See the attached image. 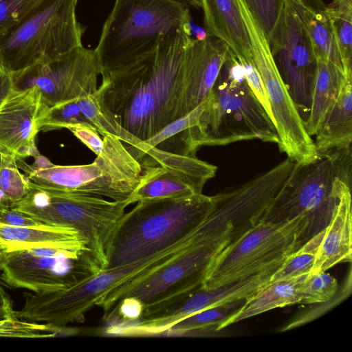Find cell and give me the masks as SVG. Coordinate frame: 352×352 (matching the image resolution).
<instances>
[{"mask_svg": "<svg viewBox=\"0 0 352 352\" xmlns=\"http://www.w3.org/2000/svg\"><path fill=\"white\" fill-rule=\"evenodd\" d=\"M191 21L167 32L150 53L100 74L96 97L140 142L185 116V61Z\"/></svg>", "mask_w": 352, "mask_h": 352, "instance_id": "1", "label": "cell"}, {"mask_svg": "<svg viewBox=\"0 0 352 352\" xmlns=\"http://www.w3.org/2000/svg\"><path fill=\"white\" fill-rule=\"evenodd\" d=\"M258 139L278 142L276 126L246 80L231 53L219 74L187 145L196 155L204 146H223Z\"/></svg>", "mask_w": 352, "mask_h": 352, "instance_id": "2", "label": "cell"}, {"mask_svg": "<svg viewBox=\"0 0 352 352\" xmlns=\"http://www.w3.org/2000/svg\"><path fill=\"white\" fill-rule=\"evenodd\" d=\"M212 204V196L203 193L137 202L112 234L106 270L142 259L181 240L204 221Z\"/></svg>", "mask_w": 352, "mask_h": 352, "instance_id": "3", "label": "cell"}, {"mask_svg": "<svg viewBox=\"0 0 352 352\" xmlns=\"http://www.w3.org/2000/svg\"><path fill=\"white\" fill-rule=\"evenodd\" d=\"M130 204V198L108 201L93 195L54 190L30 182L28 195L10 208L45 224L76 230L88 241V267L94 275L106 270L109 242Z\"/></svg>", "mask_w": 352, "mask_h": 352, "instance_id": "4", "label": "cell"}, {"mask_svg": "<svg viewBox=\"0 0 352 352\" xmlns=\"http://www.w3.org/2000/svg\"><path fill=\"white\" fill-rule=\"evenodd\" d=\"M177 0H116L94 50L100 74L154 50L170 30L191 21Z\"/></svg>", "mask_w": 352, "mask_h": 352, "instance_id": "5", "label": "cell"}, {"mask_svg": "<svg viewBox=\"0 0 352 352\" xmlns=\"http://www.w3.org/2000/svg\"><path fill=\"white\" fill-rule=\"evenodd\" d=\"M104 146L95 160L83 165L60 166L38 154L33 164L16 158L30 182L41 187L68 192L106 197L114 201L129 199L142 175L141 164L118 138L103 136Z\"/></svg>", "mask_w": 352, "mask_h": 352, "instance_id": "6", "label": "cell"}, {"mask_svg": "<svg viewBox=\"0 0 352 352\" xmlns=\"http://www.w3.org/2000/svg\"><path fill=\"white\" fill-rule=\"evenodd\" d=\"M78 0H43L18 25L0 37V66L16 74L82 46Z\"/></svg>", "mask_w": 352, "mask_h": 352, "instance_id": "7", "label": "cell"}, {"mask_svg": "<svg viewBox=\"0 0 352 352\" xmlns=\"http://www.w3.org/2000/svg\"><path fill=\"white\" fill-rule=\"evenodd\" d=\"M346 180L336 151L318 153L309 163L295 162L259 222L283 223L305 216L311 239L327 226L341 182Z\"/></svg>", "mask_w": 352, "mask_h": 352, "instance_id": "8", "label": "cell"}, {"mask_svg": "<svg viewBox=\"0 0 352 352\" xmlns=\"http://www.w3.org/2000/svg\"><path fill=\"white\" fill-rule=\"evenodd\" d=\"M309 239L305 216L283 223L258 222L218 254L201 288L213 289L281 265Z\"/></svg>", "mask_w": 352, "mask_h": 352, "instance_id": "9", "label": "cell"}, {"mask_svg": "<svg viewBox=\"0 0 352 352\" xmlns=\"http://www.w3.org/2000/svg\"><path fill=\"white\" fill-rule=\"evenodd\" d=\"M236 1L250 36L253 61L270 102L279 151L296 163L311 162L318 153L280 76L269 42L243 1Z\"/></svg>", "mask_w": 352, "mask_h": 352, "instance_id": "10", "label": "cell"}, {"mask_svg": "<svg viewBox=\"0 0 352 352\" xmlns=\"http://www.w3.org/2000/svg\"><path fill=\"white\" fill-rule=\"evenodd\" d=\"M99 75L94 50L80 46L10 76L14 89H38L42 109L94 94Z\"/></svg>", "mask_w": 352, "mask_h": 352, "instance_id": "11", "label": "cell"}, {"mask_svg": "<svg viewBox=\"0 0 352 352\" xmlns=\"http://www.w3.org/2000/svg\"><path fill=\"white\" fill-rule=\"evenodd\" d=\"M268 42L280 76L305 123L310 110L318 60L310 38L289 0L285 1Z\"/></svg>", "mask_w": 352, "mask_h": 352, "instance_id": "12", "label": "cell"}, {"mask_svg": "<svg viewBox=\"0 0 352 352\" xmlns=\"http://www.w3.org/2000/svg\"><path fill=\"white\" fill-rule=\"evenodd\" d=\"M142 167L140 182L130 197L131 204L144 200L174 199L202 193L217 166L188 155L150 148L138 157Z\"/></svg>", "mask_w": 352, "mask_h": 352, "instance_id": "13", "label": "cell"}, {"mask_svg": "<svg viewBox=\"0 0 352 352\" xmlns=\"http://www.w3.org/2000/svg\"><path fill=\"white\" fill-rule=\"evenodd\" d=\"M82 258L76 252L57 248H14L0 265V279L10 287L34 293L60 290L84 276L65 270L67 263H80Z\"/></svg>", "mask_w": 352, "mask_h": 352, "instance_id": "14", "label": "cell"}, {"mask_svg": "<svg viewBox=\"0 0 352 352\" xmlns=\"http://www.w3.org/2000/svg\"><path fill=\"white\" fill-rule=\"evenodd\" d=\"M41 107L36 87L12 88L0 104V153L22 159L38 154L36 122Z\"/></svg>", "mask_w": 352, "mask_h": 352, "instance_id": "15", "label": "cell"}, {"mask_svg": "<svg viewBox=\"0 0 352 352\" xmlns=\"http://www.w3.org/2000/svg\"><path fill=\"white\" fill-rule=\"evenodd\" d=\"M231 51L219 39L191 37L186 52L184 113L186 115L208 96Z\"/></svg>", "mask_w": 352, "mask_h": 352, "instance_id": "16", "label": "cell"}, {"mask_svg": "<svg viewBox=\"0 0 352 352\" xmlns=\"http://www.w3.org/2000/svg\"><path fill=\"white\" fill-rule=\"evenodd\" d=\"M204 30L225 43L241 66L253 65L250 36L236 0H199Z\"/></svg>", "mask_w": 352, "mask_h": 352, "instance_id": "17", "label": "cell"}, {"mask_svg": "<svg viewBox=\"0 0 352 352\" xmlns=\"http://www.w3.org/2000/svg\"><path fill=\"white\" fill-rule=\"evenodd\" d=\"M351 217L350 186L342 181L331 219L324 229L317 256L309 274L327 271L339 263L351 261Z\"/></svg>", "mask_w": 352, "mask_h": 352, "instance_id": "18", "label": "cell"}, {"mask_svg": "<svg viewBox=\"0 0 352 352\" xmlns=\"http://www.w3.org/2000/svg\"><path fill=\"white\" fill-rule=\"evenodd\" d=\"M87 240L73 228L43 223L21 227L0 221V244L13 248H57L76 252L87 261Z\"/></svg>", "mask_w": 352, "mask_h": 352, "instance_id": "19", "label": "cell"}, {"mask_svg": "<svg viewBox=\"0 0 352 352\" xmlns=\"http://www.w3.org/2000/svg\"><path fill=\"white\" fill-rule=\"evenodd\" d=\"M314 136V145L318 153L351 148L352 75H346L333 106Z\"/></svg>", "mask_w": 352, "mask_h": 352, "instance_id": "20", "label": "cell"}, {"mask_svg": "<svg viewBox=\"0 0 352 352\" xmlns=\"http://www.w3.org/2000/svg\"><path fill=\"white\" fill-rule=\"evenodd\" d=\"M280 265L270 267L249 276L205 289L200 288L186 298L185 304L190 314L203 309L245 299L270 282Z\"/></svg>", "mask_w": 352, "mask_h": 352, "instance_id": "21", "label": "cell"}, {"mask_svg": "<svg viewBox=\"0 0 352 352\" xmlns=\"http://www.w3.org/2000/svg\"><path fill=\"white\" fill-rule=\"evenodd\" d=\"M310 110L304 123L309 136H314L333 106L346 75L331 61L317 58Z\"/></svg>", "mask_w": 352, "mask_h": 352, "instance_id": "22", "label": "cell"}, {"mask_svg": "<svg viewBox=\"0 0 352 352\" xmlns=\"http://www.w3.org/2000/svg\"><path fill=\"white\" fill-rule=\"evenodd\" d=\"M307 275L269 282L247 298L241 309L223 324L221 329L267 311L300 303V287Z\"/></svg>", "mask_w": 352, "mask_h": 352, "instance_id": "23", "label": "cell"}, {"mask_svg": "<svg viewBox=\"0 0 352 352\" xmlns=\"http://www.w3.org/2000/svg\"><path fill=\"white\" fill-rule=\"evenodd\" d=\"M289 1L310 38L316 57L331 61L344 72L339 49L331 21L326 13V8L324 10H315L300 0Z\"/></svg>", "mask_w": 352, "mask_h": 352, "instance_id": "24", "label": "cell"}, {"mask_svg": "<svg viewBox=\"0 0 352 352\" xmlns=\"http://www.w3.org/2000/svg\"><path fill=\"white\" fill-rule=\"evenodd\" d=\"M245 299L196 312L174 324L164 335L182 336L204 330H221L223 324L241 309Z\"/></svg>", "mask_w": 352, "mask_h": 352, "instance_id": "25", "label": "cell"}, {"mask_svg": "<svg viewBox=\"0 0 352 352\" xmlns=\"http://www.w3.org/2000/svg\"><path fill=\"white\" fill-rule=\"evenodd\" d=\"M63 333L74 334L76 331L65 327H58L21 319L13 309L11 299L0 304V337L46 338Z\"/></svg>", "mask_w": 352, "mask_h": 352, "instance_id": "26", "label": "cell"}, {"mask_svg": "<svg viewBox=\"0 0 352 352\" xmlns=\"http://www.w3.org/2000/svg\"><path fill=\"white\" fill-rule=\"evenodd\" d=\"M345 75H352V0H333L326 6Z\"/></svg>", "mask_w": 352, "mask_h": 352, "instance_id": "27", "label": "cell"}, {"mask_svg": "<svg viewBox=\"0 0 352 352\" xmlns=\"http://www.w3.org/2000/svg\"><path fill=\"white\" fill-rule=\"evenodd\" d=\"M77 101L84 116L102 137L113 136L129 146H134L140 142L126 131L104 109L95 93L82 97Z\"/></svg>", "mask_w": 352, "mask_h": 352, "instance_id": "28", "label": "cell"}, {"mask_svg": "<svg viewBox=\"0 0 352 352\" xmlns=\"http://www.w3.org/2000/svg\"><path fill=\"white\" fill-rule=\"evenodd\" d=\"M30 190V181L19 170L16 157L0 153V208L21 201Z\"/></svg>", "mask_w": 352, "mask_h": 352, "instance_id": "29", "label": "cell"}, {"mask_svg": "<svg viewBox=\"0 0 352 352\" xmlns=\"http://www.w3.org/2000/svg\"><path fill=\"white\" fill-rule=\"evenodd\" d=\"M325 229V228H324ZM324 230L289 254L275 271L270 281L309 274L313 269Z\"/></svg>", "mask_w": 352, "mask_h": 352, "instance_id": "30", "label": "cell"}, {"mask_svg": "<svg viewBox=\"0 0 352 352\" xmlns=\"http://www.w3.org/2000/svg\"><path fill=\"white\" fill-rule=\"evenodd\" d=\"M36 124L39 131L67 129L79 124L93 125L82 113L77 100L42 109Z\"/></svg>", "mask_w": 352, "mask_h": 352, "instance_id": "31", "label": "cell"}, {"mask_svg": "<svg viewBox=\"0 0 352 352\" xmlns=\"http://www.w3.org/2000/svg\"><path fill=\"white\" fill-rule=\"evenodd\" d=\"M338 289L337 279L326 271L308 274L300 287V303L328 302L335 296Z\"/></svg>", "mask_w": 352, "mask_h": 352, "instance_id": "32", "label": "cell"}, {"mask_svg": "<svg viewBox=\"0 0 352 352\" xmlns=\"http://www.w3.org/2000/svg\"><path fill=\"white\" fill-rule=\"evenodd\" d=\"M267 41L280 19L285 0H243Z\"/></svg>", "mask_w": 352, "mask_h": 352, "instance_id": "33", "label": "cell"}, {"mask_svg": "<svg viewBox=\"0 0 352 352\" xmlns=\"http://www.w3.org/2000/svg\"><path fill=\"white\" fill-rule=\"evenodd\" d=\"M43 0H0V37L18 25Z\"/></svg>", "mask_w": 352, "mask_h": 352, "instance_id": "34", "label": "cell"}, {"mask_svg": "<svg viewBox=\"0 0 352 352\" xmlns=\"http://www.w3.org/2000/svg\"><path fill=\"white\" fill-rule=\"evenodd\" d=\"M67 129L70 131L75 137L96 155L102 151L104 141L94 125L79 124L69 126Z\"/></svg>", "mask_w": 352, "mask_h": 352, "instance_id": "35", "label": "cell"}, {"mask_svg": "<svg viewBox=\"0 0 352 352\" xmlns=\"http://www.w3.org/2000/svg\"><path fill=\"white\" fill-rule=\"evenodd\" d=\"M0 221L21 227H34L43 224L27 214L10 208H0Z\"/></svg>", "mask_w": 352, "mask_h": 352, "instance_id": "36", "label": "cell"}, {"mask_svg": "<svg viewBox=\"0 0 352 352\" xmlns=\"http://www.w3.org/2000/svg\"><path fill=\"white\" fill-rule=\"evenodd\" d=\"M12 80L10 74L3 73L0 76V104L12 89Z\"/></svg>", "mask_w": 352, "mask_h": 352, "instance_id": "37", "label": "cell"}, {"mask_svg": "<svg viewBox=\"0 0 352 352\" xmlns=\"http://www.w3.org/2000/svg\"><path fill=\"white\" fill-rule=\"evenodd\" d=\"M186 4L189 8H200L199 0H177Z\"/></svg>", "mask_w": 352, "mask_h": 352, "instance_id": "38", "label": "cell"}, {"mask_svg": "<svg viewBox=\"0 0 352 352\" xmlns=\"http://www.w3.org/2000/svg\"><path fill=\"white\" fill-rule=\"evenodd\" d=\"M10 299V298L4 290L2 281L0 279V304Z\"/></svg>", "mask_w": 352, "mask_h": 352, "instance_id": "39", "label": "cell"}, {"mask_svg": "<svg viewBox=\"0 0 352 352\" xmlns=\"http://www.w3.org/2000/svg\"><path fill=\"white\" fill-rule=\"evenodd\" d=\"M14 249V248H12ZM12 249H0V265L2 263L6 254Z\"/></svg>", "mask_w": 352, "mask_h": 352, "instance_id": "40", "label": "cell"}, {"mask_svg": "<svg viewBox=\"0 0 352 352\" xmlns=\"http://www.w3.org/2000/svg\"><path fill=\"white\" fill-rule=\"evenodd\" d=\"M12 248H13V247L9 246V245L0 244V249H12Z\"/></svg>", "mask_w": 352, "mask_h": 352, "instance_id": "41", "label": "cell"}, {"mask_svg": "<svg viewBox=\"0 0 352 352\" xmlns=\"http://www.w3.org/2000/svg\"><path fill=\"white\" fill-rule=\"evenodd\" d=\"M3 73H4V72L3 71V69H1V67L0 66V76L2 75Z\"/></svg>", "mask_w": 352, "mask_h": 352, "instance_id": "42", "label": "cell"}]
</instances>
